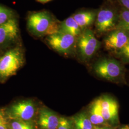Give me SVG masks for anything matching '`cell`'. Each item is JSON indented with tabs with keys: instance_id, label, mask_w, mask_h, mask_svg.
<instances>
[{
	"instance_id": "obj_13",
	"label": "cell",
	"mask_w": 129,
	"mask_h": 129,
	"mask_svg": "<svg viewBox=\"0 0 129 129\" xmlns=\"http://www.w3.org/2000/svg\"><path fill=\"white\" fill-rule=\"evenodd\" d=\"M87 114L89 120L94 126H111L107 123L102 115L100 104L97 98L89 105Z\"/></svg>"
},
{
	"instance_id": "obj_24",
	"label": "cell",
	"mask_w": 129,
	"mask_h": 129,
	"mask_svg": "<svg viewBox=\"0 0 129 129\" xmlns=\"http://www.w3.org/2000/svg\"><path fill=\"white\" fill-rule=\"evenodd\" d=\"M119 129H129V124L124 125L120 127Z\"/></svg>"
},
{
	"instance_id": "obj_14",
	"label": "cell",
	"mask_w": 129,
	"mask_h": 129,
	"mask_svg": "<svg viewBox=\"0 0 129 129\" xmlns=\"http://www.w3.org/2000/svg\"><path fill=\"white\" fill-rule=\"evenodd\" d=\"M82 31L78 24L71 15L64 20L59 22L57 32L67 33L77 37Z\"/></svg>"
},
{
	"instance_id": "obj_3",
	"label": "cell",
	"mask_w": 129,
	"mask_h": 129,
	"mask_svg": "<svg viewBox=\"0 0 129 129\" xmlns=\"http://www.w3.org/2000/svg\"><path fill=\"white\" fill-rule=\"evenodd\" d=\"M120 8L114 5L113 2H106L98 9L94 23L95 32L97 35H105L116 29L119 18Z\"/></svg>"
},
{
	"instance_id": "obj_18",
	"label": "cell",
	"mask_w": 129,
	"mask_h": 129,
	"mask_svg": "<svg viewBox=\"0 0 129 129\" xmlns=\"http://www.w3.org/2000/svg\"><path fill=\"white\" fill-rule=\"evenodd\" d=\"M10 122V129H35L32 122L29 121L11 120Z\"/></svg>"
},
{
	"instance_id": "obj_2",
	"label": "cell",
	"mask_w": 129,
	"mask_h": 129,
	"mask_svg": "<svg viewBox=\"0 0 129 129\" xmlns=\"http://www.w3.org/2000/svg\"><path fill=\"white\" fill-rule=\"evenodd\" d=\"M93 69L100 78L117 84L125 82L124 67L116 59L102 57L94 63Z\"/></svg>"
},
{
	"instance_id": "obj_21",
	"label": "cell",
	"mask_w": 129,
	"mask_h": 129,
	"mask_svg": "<svg viewBox=\"0 0 129 129\" xmlns=\"http://www.w3.org/2000/svg\"><path fill=\"white\" fill-rule=\"evenodd\" d=\"M57 129H73L72 120L64 117H60Z\"/></svg>"
},
{
	"instance_id": "obj_11",
	"label": "cell",
	"mask_w": 129,
	"mask_h": 129,
	"mask_svg": "<svg viewBox=\"0 0 129 129\" xmlns=\"http://www.w3.org/2000/svg\"><path fill=\"white\" fill-rule=\"evenodd\" d=\"M98 9H82L76 12L71 16L83 31L92 27L96 21Z\"/></svg>"
},
{
	"instance_id": "obj_19",
	"label": "cell",
	"mask_w": 129,
	"mask_h": 129,
	"mask_svg": "<svg viewBox=\"0 0 129 129\" xmlns=\"http://www.w3.org/2000/svg\"><path fill=\"white\" fill-rule=\"evenodd\" d=\"M123 63H129V41L120 50L115 54Z\"/></svg>"
},
{
	"instance_id": "obj_5",
	"label": "cell",
	"mask_w": 129,
	"mask_h": 129,
	"mask_svg": "<svg viewBox=\"0 0 129 129\" xmlns=\"http://www.w3.org/2000/svg\"><path fill=\"white\" fill-rule=\"evenodd\" d=\"M101 45L94 31L91 28L87 29L77 38L76 54L83 62H88L96 55Z\"/></svg>"
},
{
	"instance_id": "obj_16",
	"label": "cell",
	"mask_w": 129,
	"mask_h": 129,
	"mask_svg": "<svg viewBox=\"0 0 129 129\" xmlns=\"http://www.w3.org/2000/svg\"><path fill=\"white\" fill-rule=\"evenodd\" d=\"M117 28L124 30L129 33V10L120 8L119 18Z\"/></svg>"
},
{
	"instance_id": "obj_17",
	"label": "cell",
	"mask_w": 129,
	"mask_h": 129,
	"mask_svg": "<svg viewBox=\"0 0 129 129\" xmlns=\"http://www.w3.org/2000/svg\"><path fill=\"white\" fill-rule=\"evenodd\" d=\"M16 17L13 10L0 5V25Z\"/></svg>"
},
{
	"instance_id": "obj_12",
	"label": "cell",
	"mask_w": 129,
	"mask_h": 129,
	"mask_svg": "<svg viewBox=\"0 0 129 129\" xmlns=\"http://www.w3.org/2000/svg\"><path fill=\"white\" fill-rule=\"evenodd\" d=\"M59 119L54 112L44 107L39 111L38 124L41 129H57Z\"/></svg>"
},
{
	"instance_id": "obj_4",
	"label": "cell",
	"mask_w": 129,
	"mask_h": 129,
	"mask_svg": "<svg viewBox=\"0 0 129 129\" xmlns=\"http://www.w3.org/2000/svg\"><path fill=\"white\" fill-rule=\"evenodd\" d=\"M24 52L20 46H16L0 57V81L14 75L24 63Z\"/></svg>"
},
{
	"instance_id": "obj_25",
	"label": "cell",
	"mask_w": 129,
	"mask_h": 129,
	"mask_svg": "<svg viewBox=\"0 0 129 129\" xmlns=\"http://www.w3.org/2000/svg\"><path fill=\"white\" fill-rule=\"evenodd\" d=\"M105 2H113L115 0H105Z\"/></svg>"
},
{
	"instance_id": "obj_6",
	"label": "cell",
	"mask_w": 129,
	"mask_h": 129,
	"mask_svg": "<svg viewBox=\"0 0 129 129\" xmlns=\"http://www.w3.org/2000/svg\"><path fill=\"white\" fill-rule=\"evenodd\" d=\"M77 38L67 33L56 32L46 36V42L54 51L69 56L76 54Z\"/></svg>"
},
{
	"instance_id": "obj_1",
	"label": "cell",
	"mask_w": 129,
	"mask_h": 129,
	"mask_svg": "<svg viewBox=\"0 0 129 129\" xmlns=\"http://www.w3.org/2000/svg\"><path fill=\"white\" fill-rule=\"evenodd\" d=\"M55 16L46 10L30 12L26 18V27L36 37L47 36L56 32L59 23Z\"/></svg>"
},
{
	"instance_id": "obj_22",
	"label": "cell",
	"mask_w": 129,
	"mask_h": 129,
	"mask_svg": "<svg viewBox=\"0 0 129 129\" xmlns=\"http://www.w3.org/2000/svg\"><path fill=\"white\" fill-rule=\"evenodd\" d=\"M121 8L129 10V0H117Z\"/></svg>"
},
{
	"instance_id": "obj_23",
	"label": "cell",
	"mask_w": 129,
	"mask_h": 129,
	"mask_svg": "<svg viewBox=\"0 0 129 129\" xmlns=\"http://www.w3.org/2000/svg\"><path fill=\"white\" fill-rule=\"evenodd\" d=\"M37 2H39V3H40L42 4H46L47 3L51 1L52 0H36Z\"/></svg>"
},
{
	"instance_id": "obj_10",
	"label": "cell",
	"mask_w": 129,
	"mask_h": 129,
	"mask_svg": "<svg viewBox=\"0 0 129 129\" xmlns=\"http://www.w3.org/2000/svg\"><path fill=\"white\" fill-rule=\"evenodd\" d=\"M19 37L18 21L16 18L0 25V47L5 48L13 45L17 42Z\"/></svg>"
},
{
	"instance_id": "obj_9",
	"label": "cell",
	"mask_w": 129,
	"mask_h": 129,
	"mask_svg": "<svg viewBox=\"0 0 129 129\" xmlns=\"http://www.w3.org/2000/svg\"><path fill=\"white\" fill-rule=\"evenodd\" d=\"M129 41V33L117 28L105 35L103 42L106 50L116 54Z\"/></svg>"
},
{
	"instance_id": "obj_8",
	"label": "cell",
	"mask_w": 129,
	"mask_h": 129,
	"mask_svg": "<svg viewBox=\"0 0 129 129\" xmlns=\"http://www.w3.org/2000/svg\"><path fill=\"white\" fill-rule=\"evenodd\" d=\"M102 114L107 123L111 126L118 124L119 104L113 97L103 95L98 98Z\"/></svg>"
},
{
	"instance_id": "obj_7",
	"label": "cell",
	"mask_w": 129,
	"mask_h": 129,
	"mask_svg": "<svg viewBox=\"0 0 129 129\" xmlns=\"http://www.w3.org/2000/svg\"><path fill=\"white\" fill-rule=\"evenodd\" d=\"M36 112V106L30 100H23L12 105L6 110L9 120L29 121L32 119Z\"/></svg>"
},
{
	"instance_id": "obj_15",
	"label": "cell",
	"mask_w": 129,
	"mask_h": 129,
	"mask_svg": "<svg viewBox=\"0 0 129 129\" xmlns=\"http://www.w3.org/2000/svg\"><path fill=\"white\" fill-rule=\"evenodd\" d=\"M73 129H94V126L89 120L88 114L81 112L74 116L72 118Z\"/></svg>"
},
{
	"instance_id": "obj_20",
	"label": "cell",
	"mask_w": 129,
	"mask_h": 129,
	"mask_svg": "<svg viewBox=\"0 0 129 129\" xmlns=\"http://www.w3.org/2000/svg\"><path fill=\"white\" fill-rule=\"evenodd\" d=\"M9 119L5 109H0V129H10Z\"/></svg>"
}]
</instances>
